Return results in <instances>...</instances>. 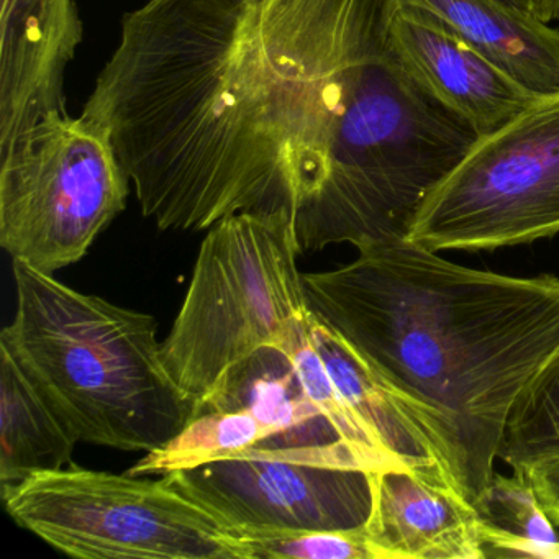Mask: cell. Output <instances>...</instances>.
Listing matches in <instances>:
<instances>
[{
	"mask_svg": "<svg viewBox=\"0 0 559 559\" xmlns=\"http://www.w3.org/2000/svg\"><path fill=\"white\" fill-rule=\"evenodd\" d=\"M310 312L342 336L474 502L510 412L559 346V277L460 266L414 241L302 274Z\"/></svg>",
	"mask_w": 559,
	"mask_h": 559,
	"instance_id": "7a4b0ae2",
	"label": "cell"
},
{
	"mask_svg": "<svg viewBox=\"0 0 559 559\" xmlns=\"http://www.w3.org/2000/svg\"><path fill=\"white\" fill-rule=\"evenodd\" d=\"M499 460L515 474L559 460V346L516 399L503 431Z\"/></svg>",
	"mask_w": 559,
	"mask_h": 559,
	"instance_id": "d6986e66",
	"label": "cell"
},
{
	"mask_svg": "<svg viewBox=\"0 0 559 559\" xmlns=\"http://www.w3.org/2000/svg\"><path fill=\"white\" fill-rule=\"evenodd\" d=\"M389 31L415 80L477 136L496 132L539 99L414 0H395Z\"/></svg>",
	"mask_w": 559,
	"mask_h": 559,
	"instance_id": "30bf717a",
	"label": "cell"
},
{
	"mask_svg": "<svg viewBox=\"0 0 559 559\" xmlns=\"http://www.w3.org/2000/svg\"><path fill=\"white\" fill-rule=\"evenodd\" d=\"M310 317V309L304 316L297 317L276 346L289 356L307 397L322 412L342 440L366 461L371 471L408 467L382 447L381 441L349 407L330 378L313 343Z\"/></svg>",
	"mask_w": 559,
	"mask_h": 559,
	"instance_id": "ac0fdd59",
	"label": "cell"
},
{
	"mask_svg": "<svg viewBox=\"0 0 559 559\" xmlns=\"http://www.w3.org/2000/svg\"><path fill=\"white\" fill-rule=\"evenodd\" d=\"M251 559H374L365 525L329 530H243Z\"/></svg>",
	"mask_w": 559,
	"mask_h": 559,
	"instance_id": "ffe728a7",
	"label": "cell"
},
{
	"mask_svg": "<svg viewBox=\"0 0 559 559\" xmlns=\"http://www.w3.org/2000/svg\"><path fill=\"white\" fill-rule=\"evenodd\" d=\"M545 22L559 21V0H510Z\"/></svg>",
	"mask_w": 559,
	"mask_h": 559,
	"instance_id": "7402d4cb",
	"label": "cell"
},
{
	"mask_svg": "<svg viewBox=\"0 0 559 559\" xmlns=\"http://www.w3.org/2000/svg\"><path fill=\"white\" fill-rule=\"evenodd\" d=\"M369 473L345 447L250 448L162 477L237 533L365 525L371 512Z\"/></svg>",
	"mask_w": 559,
	"mask_h": 559,
	"instance_id": "ba28073f",
	"label": "cell"
},
{
	"mask_svg": "<svg viewBox=\"0 0 559 559\" xmlns=\"http://www.w3.org/2000/svg\"><path fill=\"white\" fill-rule=\"evenodd\" d=\"M365 523L374 559H484L479 513L443 466L372 471Z\"/></svg>",
	"mask_w": 559,
	"mask_h": 559,
	"instance_id": "8fae6325",
	"label": "cell"
},
{
	"mask_svg": "<svg viewBox=\"0 0 559 559\" xmlns=\"http://www.w3.org/2000/svg\"><path fill=\"white\" fill-rule=\"evenodd\" d=\"M473 506L479 513L486 555L559 558V535L528 477L493 474Z\"/></svg>",
	"mask_w": 559,
	"mask_h": 559,
	"instance_id": "e0dca14e",
	"label": "cell"
},
{
	"mask_svg": "<svg viewBox=\"0 0 559 559\" xmlns=\"http://www.w3.org/2000/svg\"><path fill=\"white\" fill-rule=\"evenodd\" d=\"M80 443L38 391L8 346L0 343V486L70 466Z\"/></svg>",
	"mask_w": 559,
	"mask_h": 559,
	"instance_id": "5bb4252c",
	"label": "cell"
},
{
	"mask_svg": "<svg viewBox=\"0 0 559 559\" xmlns=\"http://www.w3.org/2000/svg\"><path fill=\"white\" fill-rule=\"evenodd\" d=\"M538 97L559 94V28L510 0H414Z\"/></svg>",
	"mask_w": 559,
	"mask_h": 559,
	"instance_id": "7c38bea8",
	"label": "cell"
},
{
	"mask_svg": "<svg viewBox=\"0 0 559 559\" xmlns=\"http://www.w3.org/2000/svg\"><path fill=\"white\" fill-rule=\"evenodd\" d=\"M271 431L238 405H205L165 447L145 453L127 474L166 476L211 461L234 456L250 448H270Z\"/></svg>",
	"mask_w": 559,
	"mask_h": 559,
	"instance_id": "2e32d148",
	"label": "cell"
},
{
	"mask_svg": "<svg viewBox=\"0 0 559 559\" xmlns=\"http://www.w3.org/2000/svg\"><path fill=\"white\" fill-rule=\"evenodd\" d=\"M395 0H146L83 116L142 214L202 231L286 215L300 251L408 237L479 139L407 70Z\"/></svg>",
	"mask_w": 559,
	"mask_h": 559,
	"instance_id": "6da1fadb",
	"label": "cell"
},
{
	"mask_svg": "<svg viewBox=\"0 0 559 559\" xmlns=\"http://www.w3.org/2000/svg\"><path fill=\"white\" fill-rule=\"evenodd\" d=\"M11 519L81 559H251L245 543L165 479L67 466L2 490Z\"/></svg>",
	"mask_w": 559,
	"mask_h": 559,
	"instance_id": "5b68a950",
	"label": "cell"
},
{
	"mask_svg": "<svg viewBox=\"0 0 559 559\" xmlns=\"http://www.w3.org/2000/svg\"><path fill=\"white\" fill-rule=\"evenodd\" d=\"M0 152L68 112L64 80L83 41L76 0H0Z\"/></svg>",
	"mask_w": 559,
	"mask_h": 559,
	"instance_id": "9c48e42d",
	"label": "cell"
},
{
	"mask_svg": "<svg viewBox=\"0 0 559 559\" xmlns=\"http://www.w3.org/2000/svg\"><path fill=\"white\" fill-rule=\"evenodd\" d=\"M310 332L330 378L349 407L381 441L382 447L405 466L414 469L444 467L428 438L402 411L401 405L372 374L371 369L349 348L348 343L325 323L320 322L313 313L310 317Z\"/></svg>",
	"mask_w": 559,
	"mask_h": 559,
	"instance_id": "9a60e30c",
	"label": "cell"
},
{
	"mask_svg": "<svg viewBox=\"0 0 559 559\" xmlns=\"http://www.w3.org/2000/svg\"><path fill=\"white\" fill-rule=\"evenodd\" d=\"M205 405L248 408L271 431L270 448L276 450L335 447L353 450L307 397L289 356L276 346L261 348L235 366L214 394L195 411Z\"/></svg>",
	"mask_w": 559,
	"mask_h": 559,
	"instance_id": "4fadbf2b",
	"label": "cell"
},
{
	"mask_svg": "<svg viewBox=\"0 0 559 559\" xmlns=\"http://www.w3.org/2000/svg\"><path fill=\"white\" fill-rule=\"evenodd\" d=\"M559 234V94L479 136L430 192L407 240L437 251H492Z\"/></svg>",
	"mask_w": 559,
	"mask_h": 559,
	"instance_id": "52a82bcc",
	"label": "cell"
},
{
	"mask_svg": "<svg viewBox=\"0 0 559 559\" xmlns=\"http://www.w3.org/2000/svg\"><path fill=\"white\" fill-rule=\"evenodd\" d=\"M294 222L241 212L209 228L181 310L162 342L173 381L198 407L228 372L280 345L309 312Z\"/></svg>",
	"mask_w": 559,
	"mask_h": 559,
	"instance_id": "277c9868",
	"label": "cell"
},
{
	"mask_svg": "<svg viewBox=\"0 0 559 559\" xmlns=\"http://www.w3.org/2000/svg\"><path fill=\"white\" fill-rule=\"evenodd\" d=\"M12 267L17 312L0 343L80 443L150 453L189 424L194 404L163 362L152 316Z\"/></svg>",
	"mask_w": 559,
	"mask_h": 559,
	"instance_id": "3957f363",
	"label": "cell"
},
{
	"mask_svg": "<svg viewBox=\"0 0 559 559\" xmlns=\"http://www.w3.org/2000/svg\"><path fill=\"white\" fill-rule=\"evenodd\" d=\"M130 186L103 127L45 117L0 152V247L44 273L71 266L122 214Z\"/></svg>",
	"mask_w": 559,
	"mask_h": 559,
	"instance_id": "8992f818",
	"label": "cell"
},
{
	"mask_svg": "<svg viewBox=\"0 0 559 559\" xmlns=\"http://www.w3.org/2000/svg\"><path fill=\"white\" fill-rule=\"evenodd\" d=\"M520 474L528 477L546 515L559 526V460L535 464Z\"/></svg>",
	"mask_w": 559,
	"mask_h": 559,
	"instance_id": "44dd1931",
	"label": "cell"
}]
</instances>
